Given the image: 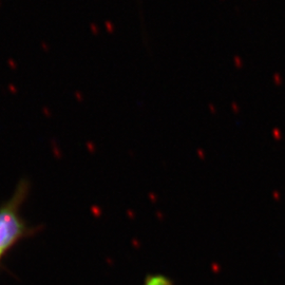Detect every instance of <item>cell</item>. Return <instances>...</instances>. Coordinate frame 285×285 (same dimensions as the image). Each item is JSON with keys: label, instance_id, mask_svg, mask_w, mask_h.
<instances>
[{"label": "cell", "instance_id": "2", "mask_svg": "<svg viewBox=\"0 0 285 285\" xmlns=\"http://www.w3.org/2000/svg\"><path fill=\"white\" fill-rule=\"evenodd\" d=\"M142 285H173V283L164 275H151L146 278Z\"/></svg>", "mask_w": 285, "mask_h": 285}, {"label": "cell", "instance_id": "3", "mask_svg": "<svg viewBox=\"0 0 285 285\" xmlns=\"http://www.w3.org/2000/svg\"><path fill=\"white\" fill-rule=\"evenodd\" d=\"M0 260H1V259H0Z\"/></svg>", "mask_w": 285, "mask_h": 285}, {"label": "cell", "instance_id": "1", "mask_svg": "<svg viewBox=\"0 0 285 285\" xmlns=\"http://www.w3.org/2000/svg\"><path fill=\"white\" fill-rule=\"evenodd\" d=\"M28 192L29 183L21 181L11 198L0 206V259L20 240L31 234V228L20 213Z\"/></svg>", "mask_w": 285, "mask_h": 285}]
</instances>
